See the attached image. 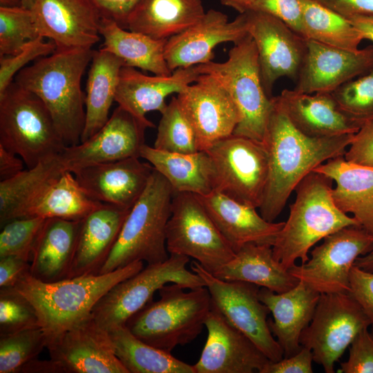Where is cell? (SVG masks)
Here are the masks:
<instances>
[{
	"instance_id": "f546056e",
	"label": "cell",
	"mask_w": 373,
	"mask_h": 373,
	"mask_svg": "<svg viewBox=\"0 0 373 373\" xmlns=\"http://www.w3.org/2000/svg\"><path fill=\"white\" fill-rule=\"evenodd\" d=\"M81 223L82 220L46 219L30 260L34 278L46 283L68 278Z\"/></svg>"
},
{
	"instance_id": "60d3db41",
	"label": "cell",
	"mask_w": 373,
	"mask_h": 373,
	"mask_svg": "<svg viewBox=\"0 0 373 373\" xmlns=\"http://www.w3.org/2000/svg\"><path fill=\"white\" fill-rule=\"evenodd\" d=\"M46 336L40 326L0 334V373L21 372L46 347Z\"/></svg>"
},
{
	"instance_id": "94428289",
	"label": "cell",
	"mask_w": 373,
	"mask_h": 373,
	"mask_svg": "<svg viewBox=\"0 0 373 373\" xmlns=\"http://www.w3.org/2000/svg\"><path fill=\"white\" fill-rule=\"evenodd\" d=\"M22 6L20 0H0V7Z\"/></svg>"
},
{
	"instance_id": "7a4b0ae2",
	"label": "cell",
	"mask_w": 373,
	"mask_h": 373,
	"mask_svg": "<svg viewBox=\"0 0 373 373\" xmlns=\"http://www.w3.org/2000/svg\"><path fill=\"white\" fill-rule=\"evenodd\" d=\"M94 52L89 47L56 48L21 70L14 79L44 104L67 146L81 140L86 117L81 82Z\"/></svg>"
},
{
	"instance_id": "6f0895ef",
	"label": "cell",
	"mask_w": 373,
	"mask_h": 373,
	"mask_svg": "<svg viewBox=\"0 0 373 373\" xmlns=\"http://www.w3.org/2000/svg\"><path fill=\"white\" fill-rule=\"evenodd\" d=\"M347 19L362 34L364 39L373 42V16H354Z\"/></svg>"
},
{
	"instance_id": "277c9868",
	"label": "cell",
	"mask_w": 373,
	"mask_h": 373,
	"mask_svg": "<svg viewBox=\"0 0 373 373\" xmlns=\"http://www.w3.org/2000/svg\"><path fill=\"white\" fill-rule=\"evenodd\" d=\"M332 184L327 176L312 171L296 186L289 217L272 246L274 258L286 270L297 260L306 262L311 248L326 236L347 226L360 225L337 207Z\"/></svg>"
},
{
	"instance_id": "91938a15",
	"label": "cell",
	"mask_w": 373,
	"mask_h": 373,
	"mask_svg": "<svg viewBox=\"0 0 373 373\" xmlns=\"http://www.w3.org/2000/svg\"><path fill=\"white\" fill-rule=\"evenodd\" d=\"M354 265L364 270L373 272V250L365 256L357 258Z\"/></svg>"
},
{
	"instance_id": "83f0119b",
	"label": "cell",
	"mask_w": 373,
	"mask_h": 373,
	"mask_svg": "<svg viewBox=\"0 0 373 373\" xmlns=\"http://www.w3.org/2000/svg\"><path fill=\"white\" fill-rule=\"evenodd\" d=\"M277 97L292 124L309 137L354 134L361 126L343 113L332 93L284 89Z\"/></svg>"
},
{
	"instance_id": "ac0fdd59",
	"label": "cell",
	"mask_w": 373,
	"mask_h": 373,
	"mask_svg": "<svg viewBox=\"0 0 373 373\" xmlns=\"http://www.w3.org/2000/svg\"><path fill=\"white\" fill-rule=\"evenodd\" d=\"M195 133L199 151L233 135L240 121L233 100L214 77L200 74L176 97Z\"/></svg>"
},
{
	"instance_id": "4316f807",
	"label": "cell",
	"mask_w": 373,
	"mask_h": 373,
	"mask_svg": "<svg viewBox=\"0 0 373 373\" xmlns=\"http://www.w3.org/2000/svg\"><path fill=\"white\" fill-rule=\"evenodd\" d=\"M320 296L303 281L283 293L260 288L259 298L273 316V320H268L270 330L282 347L285 358L301 350L300 335L313 318Z\"/></svg>"
},
{
	"instance_id": "4fadbf2b",
	"label": "cell",
	"mask_w": 373,
	"mask_h": 373,
	"mask_svg": "<svg viewBox=\"0 0 373 373\" xmlns=\"http://www.w3.org/2000/svg\"><path fill=\"white\" fill-rule=\"evenodd\" d=\"M190 267L208 289L212 305L228 322L250 339L270 361L284 357L269 326L270 311L259 298L260 287L244 281L221 280L195 260L191 261Z\"/></svg>"
},
{
	"instance_id": "d6986e66",
	"label": "cell",
	"mask_w": 373,
	"mask_h": 373,
	"mask_svg": "<svg viewBox=\"0 0 373 373\" xmlns=\"http://www.w3.org/2000/svg\"><path fill=\"white\" fill-rule=\"evenodd\" d=\"M207 338L195 373L261 372L269 360L212 305L205 321Z\"/></svg>"
},
{
	"instance_id": "603a6c76",
	"label": "cell",
	"mask_w": 373,
	"mask_h": 373,
	"mask_svg": "<svg viewBox=\"0 0 373 373\" xmlns=\"http://www.w3.org/2000/svg\"><path fill=\"white\" fill-rule=\"evenodd\" d=\"M140 157L95 164L73 171L93 200L131 208L142 194L154 170Z\"/></svg>"
},
{
	"instance_id": "9a60e30c",
	"label": "cell",
	"mask_w": 373,
	"mask_h": 373,
	"mask_svg": "<svg viewBox=\"0 0 373 373\" xmlns=\"http://www.w3.org/2000/svg\"><path fill=\"white\" fill-rule=\"evenodd\" d=\"M53 373H128L93 315L46 344Z\"/></svg>"
},
{
	"instance_id": "be15d7a7",
	"label": "cell",
	"mask_w": 373,
	"mask_h": 373,
	"mask_svg": "<svg viewBox=\"0 0 373 373\" xmlns=\"http://www.w3.org/2000/svg\"><path fill=\"white\" fill-rule=\"evenodd\" d=\"M371 334L373 335V327H372Z\"/></svg>"
},
{
	"instance_id": "d6a6232c",
	"label": "cell",
	"mask_w": 373,
	"mask_h": 373,
	"mask_svg": "<svg viewBox=\"0 0 373 373\" xmlns=\"http://www.w3.org/2000/svg\"><path fill=\"white\" fill-rule=\"evenodd\" d=\"M213 275L227 281H244L276 293L294 288L299 282L274 257L272 246L248 243Z\"/></svg>"
},
{
	"instance_id": "2e32d148",
	"label": "cell",
	"mask_w": 373,
	"mask_h": 373,
	"mask_svg": "<svg viewBox=\"0 0 373 373\" xmlns=\"http://www.w3.org/2000/svg\"><path fill=\"white\" fill-rule=\"evenodd\" d=\"M247 31L258 52L262 83L272 97V88L280 77L296 80L305 52V39L280 19L263 12H246Z\"/></svg>"
},
{
	"instance_id": "7dc6e473",
	"label": "cell",
	"mask_w": 373,
	"mask_h": 373,
	"mask_svg": "<svg viewBox=\"0 0 373 373\" xmlns=\"http://www.w3.org/2000/svg\"><path fill=\"white\" fill-rule=\"evenodd\" d=\"M343 373H373V335L363 329L349 347L347 361L341 363Z\"/></svg>"
},
{
	"instance_id": "7c38bea8",
	"label": "cell",
	"mask_w": 373,
	"mask_h": 373,
	"mask_svg": "<svg viewBox=\"0 0 373 373\" xmlns=\"http://www.w3.org/2000/svg\"><path fill=\"white\" fill-rule=\"evenodd\" d=\"M370 326L362 308L348 293L321 294L300 343L312 352L314 361L326 373H334L335 363L356 335Z\"/></svg>"
},
{
	"instance_id": "681fc988",
	"label": "cell",
	"mask_w": 373,
	"mask_h": 373,
	"mask_svg": "<svg viewBox=\"0 0 373 373\" xmlns=\"http://www.w3.org/2000/svg\"><path fill=\"white\" fill-rule=\"evenodd\" d=\"M349 280L348 294L359 304L373 327V272L354 265Z\"/></svg>"
},
{
	"instance_id": "f907efd6",
	"label": "cell",
	"mask_w": 373,
	"mask_h": 373,
	"mask_svg": "<svg viewBox=\"0 0 373 373\" xmlns=\"http://www.w3.org/2000/svg\"><path fill=\"white\" fill-rule=\"evenodd\" d=\"M343 157L350 162L373 167V119L365 122L354 133Z\"/></svg>"
},
{
	"instance_id": "816d5d0a",
	"label": "cell",
	"mask_w": 373,
	"mask_h": 373,
	"mask_svg": "<svg viewBox=\"0 0 373 373\" xmlns=\"http://www.w3.org/2000/svg\"><path fill=\"white\" fill-rule=\"evenodd\" d=\"M312 352L305 347L296 354L281 360L269 361L260 373H312Z\"/></svg>"
},
{
	"instance_id": "7bdbcfd3",
	"label": "cell",
	"mask_w": 373,
	"mask_h": 373,
	"mask_svg": "<svg viewBox=\"0 0 373 373\" xmlns=\"http://www.w3.org/2000/svg\"><path fill=\"white\" fill-rule=\"evenodd\" d=\"M338 107L360 125L373 119V67L356 79H352L332 93Z\"/></svg>"
},
{
	"instance_id": "3957f363",
	"label": "cell",
	"mask_w": 373,
	"mask_h": 373,
	"mask_svg": "<svg viewBox=\"0 0 373 373\" xmlns=\"http://www.w3.org/2000/svg\"><path fill=\"white\" fill-rule=\"evenodd\" d=\"M144 268L137 261L113 271L46 283L26 273L13 287L35 308L47 343L92 315L113 287ZM46 343V344H47Z\"/></svg>"
},
{
	"instance_id": "bcb514c9",
	"label": "cell",
	"mask_w": 373,
	"mask_h": 373,
	"mask_svg": "<svg viewBox=\"0 0 373 373\" xmlns=\"http://www.w3.org/2000/svg\"><path fill=\"white\" fill-rule=\"evenodd\" d=\"M56 48L53 41H45L44 37L39 36L26 44L19 52L10 56L0 57V95L28 63L52 54Z\"/></svg>"
},
{
	"instance_id": "c3c4849f",
	"label": "cell",
	"mask_w": 373,
	"mask_h": 373,
	"mask_svg": "<svg viewBox=\"0 0 373 373\" xmlns=\"http://www.w3.org/2000/svg\"><path fill=\"white\" fill-rule=\"evenodd\" d=\"M253 10L263 12L280 19L303 37L300 0H256Z\"/></svg>"
},
{
	"instance_id": "e575fe53",
	"label": "cell",
	"mask_w": 373,
	"mask_h": 373,
	"mask_svg": "<svg viewBox=\"0 0 373 373\" xmlns=\"http://www.w3.org/2000/svg\"><path fill=\"white\" fill-rule=\"evenodd\" d=\"M66 169L60 154L0 182V224L25 217L46 189Z\"/></svg>"
},
{
	"instance_id": "ab89813d",
	"label": "cell",
	"mask_w": 373,
	"mask_h": 373,
	"mask_svg": "<svg viewBox=\"0 0 373 373\" xmlns=\"http://www.w3.org/2000/svg\"><path fill=\"white\" fill-rule=\"evenodd\" d=\"M161 114L153 146L155 149L184 154L199 151L194 130L182 111L177 97H172Z\"/></svg>"
},
{
	"instance_id": "9f6ffc18",
	"label": "cell",
	"mask_w": 373,
	"mask_h": 373,
	"mask_svg": "<svg viewBox=\"0 0 373 373\" xmlns=\"http://www.w3.org/2000/svg\"><path fill=\"white\" fill-rule=\"evenodd\" d=\"M23 160L0 145V180L10 178L23 170Z\"/></svg>"
},
{
	"instance_id": "836d02e7",
	"label": "cell",
	"mask_w": 373,
	"mask_h": 373,
	"mask_svg": "<svg viewBox=\"0 0 373 373\" xmlns=\"http://www.w3.org/2000/svg\"><path fill=\"white\" fill-rule=\"evenodd\" d=\"M99 34L103 50L121 59L124 66L138 68L155 75L172 74L164 57L167 39H155L138 32L126 30L113 20L102 17Z\"/></svg>"
},
{
	"instance_id": "7402d4cb",
	"label": "cell",
	"mask_w": 373,
	"mask_h": 373,
	"mask_svg": "<svg viewBox=\"0 0 373 373\" xmlns=\"http://www.w3.org/2000/svg\"><path fill=\"white\" fill-rule=\"evenodd\" d=\"M30 10L39 35L57 48H92L100 39L102 17L91 0H35Z\"/></svg>"
},
{
	"instance_id": "e0dca14e",
	"label": "cell",
	"mask_w": 373,
	"mask_h": 373,
	"mask_svg": "<svg viewBox=\"0 0 373 373\" xmlns=\"http://www.w3.org/2000/svg\"><path fill=\"white\" fill-rule=\"evenodd\" d=\"M155 125L141 120L118 106L107 122L88 140L66 146L60 153L66 171H71L89 165L140 157L144 133Z\"/></svg>"
},
{
	"instance_id": "8d00e7d4",
	"label": "cell",
	"mask_w": 373,
	"mask_h": 373,
	"mask_svg": "<svg viewBox=\"0 0 373 373\" xmlns=\"http://www.w3.org/2000/svg\"><path fill=\"white\" fill-rule=\"evenodd\" d=\"M102 204L88 195L73 172L65 171L41 194L25 217L81 220Z\"/></svg>"
},
{
	"instance_id": "5bb4252c",
	"label": "cell",
	"mask_w": 373,
	"mask_h": 373,
	"mask_svg": "<svg viewBox=\"0 0 373 373\" xmlns=\"http://www.w3.org/2000/svg\"><path fill=\"white\" fill-rule=\"evenodd\" d=\"M373 250V236L360 225L343 227L323 239L311 258L289 273L321 294L348 293L350 273L359 256Z\"/></svg>"
},
{
	"instance_id": "680465c9",
	"label": "cell",
	"mask_w": 373,
	"mask_h": 373,
	"mask_svg": "<svg viewBox=\"0 0 373 373\" xmlns=\"http://www.w3.org/2000/svg\"><path fill=\"white\" fill-rule=\"evenodd\" d=\"M221 3L237 10L240 14L253 10L256 0H220Z\"/></svg>"
},
{
	"instance_id": "484cf974",
	"label": "cell",
	"mask_w": 373,
	"mask_h": 373,
	"mask_svg": "<svg viewBox=\"0 0 373 373\" xmlns=\"http://www.w3.org/2000/svg\"><path fill=\"white\" fill-rule=\"evenodd\" d=\"M130 209L102 203L82 220L68 278L99 274L118 239Z\"/></svg>"
},
{
	"instance_id": "ba28073f",
	"label": "cell",
	"mask_w": 373,
	"mask_h": 373,
	"mask_svg": "<svg viewBox=\"0 0 373 373\" xmlns=\"http://www.w3.org/2000/svg\"><path fill=\"white\" fill-rule=\"evenodd\" d=\"M200 74L214 77L230 95L240 114L233 135L262 142L272 108V97L265 91L256 44L248 34L234 43L224 62L195 66Z\"/></svg>"
},
{
	"instance_id": "5b68a950",
	"label": "cell",
	"mask_w": 373,
	"mask_h": 373,
	"mask_svg": "<svg viewBox=\"0 0 373 373\" xmlns=\"http://www.w3.org/2000/svg\"><path fill=\"white\" fill-rule=\"evenodd\" d=\"M173 194L169 182L154 169L146 187L131 208L118 239L99 274L137 261L151 265L168 259L166 232Z\"/></svg>"
},
{
	"instance_id": "ee69618b",
	"label": "cell",
	"mask_w": 373,
	"mask_h": 373,
	"mask_svg": "<svg viewBox=\"0 0 373 373\" xmlns=\"http://www.w3.org/2000/svg\"><path fill=\"white\" fill-rule=\"evenodd\" d=\"M46 219L39 216L18 218L1 227L0 258L13 256L30 261Z\"/></svg>"
},
{
	"instance_id": "30bf717a",
	"label": "cell",
	"mask_w": 373,
	"mask_h": 373,
	"mask_svg": "<svg viewBox=\"0 0 373 373\" xmlns=\"http://www.w3.org/2000/svg\"><path fill=\"white\" fill-rule=\"evenodd\" d=\"M166 237L169 254L191 258L212 274L236 254L191 193L174 192Z\"/></svg>"
},
{
	"instance_id": "ffe728a7",
	"label": "cell",
	"mask_w": 373,
	"mask_h": 373,
	"mask_svg": "<svg viewBox=\"0 0 373 373\" xmlns=\"http://www.w3.org/2000/svg\"><path fill=\"white\" fill-rule=\"evenodd\" d=\"M306 52L294 90L332 93L373 67V46L349 50L305 39Z\"/></svg>"
},
{
	"instance_id": "d4e9b609",
	"label": "cell",
	"mask_w": 373,
	"mask_h": 373,
	"mask_svg": "<svg viewBox=\"0 0 373 373\" xmlns=\"http://www.w3.org/2000/svg\"><path fill=\"white\" fill-rule=\"evenodd\" d=\"M217 228L236 252L248 243L273 246L285 222H269L256 208L213 191L196 195Z\"/></svg>"
},
{
	"instance_id": "f35d334b",
	"label": "cell",
	"mask_w": 373,
	"mask_h": 373,
	"mask_svg": "<svg viewBox=\"0 0 373 373\" xmlns=\"http://www.w3.org/2000/svg\"><path fill=\"white\" fill-rule=\"evenodd\" d=\"M303 37L337 48L358 50L363 39L351 22L315 0H300Z\"/></svg>"
},
{
	"instance_id": "8fae6325",
	"label": "cell",
	"mask_w": 373,
	"mask_h": 373,
	"mask_svg": "<svg viewBox=\"0 0 373 373\" xmlns=\"http://www.w3.org/2000/svg\"><path fill=\"white\" fill-rule=\"evenodd\" d=\"M205 151L215 169V191L259 209L269 176L268 155L263 144L232 135Z\"/></svg>"
},
{
	"instance_id": "44dd1931",
	"label": "cell",
	"mask_w": 373,
	"mask_h": 373,
	"mask_svg": "<svg viewBox=\"0 0 373 373\" xmlns=\"http://www.w3.org/2000/svg\"><path fill=\"white\" fill-rule=\"evenodd\" d=\"M247 35L246 12L228 21L225 14L209 10L197 23L167 39L165 59L171 71L206 64L213 59L217 45L236 43Z\"/></svg>"
},
{
	"instance_id": "6da1fadb",
	"label": "cell",
	"mask_w": 373,
	"mask_h": 373,
	"mask_svg": "<svg viewBox=\"0 0 373 373\" xmlns=\"http://www.w3.org/2000/svg\"><path fill=\"white\" fill-rule=\"evenodd\" d=\"M354 134L311 137L290 122L277 97H272L262 144L269 159V176L259 208L260 215L274 222L298 183L327 160L343 156Z\"/></svg>"
},
{
	"instance_id": "4dcf8cb0",
	"label": "cell",
	"mask_w": 373,
	"mask_h": 373,
	"mask_svg": "<svg viewBox=\"0 0 373 373\" xmlns=\"http://www.w3.org/2000/svg\"><path fill=\"white\" fill-rule=\"evenodd\" d=\"M140 158L148 161L163 175L175 193L204 195L215 190V169L205 151L189 154L170 153L145 144Z\"/></svg>"
},
{
	"instance_id": "52a82bcc",
	"label": "cell",
	"mask_w": 373,
	"mask_h": 373,
	"mask_svg": "<svg viewBox=\"0 0 373 373\" xmlns=\"http://www.w3.org/2000/svg\"><path fill=\"white\" fill-rule=\"evenodd\" d=\"M0 145L28 168L67 146L44 104L15 81L0 95Z\"/></svg>"
},
{
	"instance_id": "b9f144b4",
	"label": "cell",
	"mask_w": 373,
	"mask_h": 373,
	"mask_svg": "<svg viewBox=\"0 0 373 373\" xmlns=\"http://www.w3.org/2000/svg\"><path fill=\"white\" fill-rule=\"evenodd\" d=\"M39 36L30 9L0 7V57L19 52Z\"/></svg>"
},
{
	"instance_id": "db71d44e",
	"label": "cell",
	"mask_w": 373,
	"mask_h": 373,
	"mask_svg": "<svg viewBox=\"0 0 373 373\" xmlns=\"http://www.w3.org/2000/svg\"><path fill=\"white\" fill-rule=\"evenodd\" d=\"M345 19L373 16V0H315Z\"/></svg>"
},
{
	"instance_id": "cb8c5ba5",
	"label": "cell",
	"mask_w": 373,
	"mask_h": 373,
	"mask_svg": "<svg viewBox=\"0 0 373 373\" xmlns=\"http://www.w3.org/2000/svg\"><path fill=\"white\" fill-rule=\"evenodd\" d=\"M200 74L195 66L179 68L167 76L146 75L135 68L122 66L120 69L115 102L137 118L149 120L150 111L162 113L171 94L180 93L195 82Z\"/></svg>"
},
{
	"instance_id": "1f68e13d",
	"label": "cell",
	"mask_w": 373,
	"mask_h": 373,
	"mask_svg": "<svg viewBox=\"0 0 373 373\" xmlns=\"http://www.w3.org/2000/svg\"><path fill=\"white\" fill-rule=\"evenodd\" d=\"M204 14L201 0H140L125 29L168 39L197 23Z\"/></svg>"
},
{
	"instance_id": "f1b7e54d",
	"label": "cell",
	"mask_w": 373,
	"mask_h": 373,
	"mask_svg": "<svg viewBox=\"0 0 373 373\" xmlns=\"http://www.w3.org/2000/svg\"><path fill=\"white\" fill-rule=\"evenodd\" d=\"M313 171L335 182L332 195L337 207L351 213L373 236V167L354 164L338 156L327 160Z\"/></svg>"
},
{
	"instance_id": "d590c367",
	"label": "cell",
	"mask_w": 373,
	"mask_h": 373,
	"mask_svg": "<svg viewBox=\"0 0 373 373\" xmlns=\"http://www.w3.org/2000/svg\"><path fill=\"white\" fill-rule=\"evenodd\" d=\"M122 66L124 61L112 53L102 48L95 50L86 82L85 125L80 142L92 137L108 120Z\"/></svg>"
},
{
	"instance_id": "f6af8a7d",
	"label": "cell",
	"mask_w": 373,
	"mask_h": 373,
	"mask_svg": "<svg viewBox=\"0 0 373 373\" xmlns=\"http://www.w3.org/2000/svg\"><path fill=\"white\" fill-rule=\"evenodd\" d=\"M40 326L32 304L15 287H0V334Z\"/></svg>"
},
{
	"instance_id": "74e56055",
	"label": "cell",
	"mask_w": 373,
	"mask_h": 373,
	"mask_svg": "<svg viewBox=\"0 0 373 373\" xmlns=\"http://www.w3.org/2000/svg\"><path fill=\"white\" fill-rule=\"evenodd\" d=\"M108 334L116 356L128 373H195L193 365L142 341L126 325Z\"/></svg>"
},
{
	"instance_id": "8992f818",
	"label": "cell",
	"mask_w": 373,
	"mask_h": 373,
	"mask_svg": "<svg viewBox=\"0 0 373 373\" xmlns=\"http://www.w3.org/2000/svg\"><path fill=\"white\" fill-rule=\"evenodd\" d=\"M184 289L165 285L158 291L159 300L150 301L125 325L142 341L168 352L191 343L205 327L212 303L205 286Z\"/></svg>"
},
{
	"instance_id": "11a10c76",
	"label": "cell",
	"mask_w": 373,
	"mask_h": 373,
	"mask_svg": "<svg viewBox=\"0 0 373 373\" xmlns=\"http://www.w3.org/2000/svg\"><path fill=\"white\" fill-rule=\"evenodd\" d=\"M28 271H30L29 262L13 256L1 257L0 287H13Z\"/></svg>"
},
{
	"instance_id": "f5cc1de1",
	"label": "cell",
	"mask_w": 373,
	"mask_h": 373,
	"mask_svg": "<svg viewBox=\"0 0 373 373\" xmlns=\"http://www.w3.org/2000/svg\"><path fill=\"white\" fill-rule=\"evenodd\" d=\"M140 0H91L102 17L126 28L128 18Z\"/></svg>"
},
{
	"instance_id": "6125c7cd",
	"label": "cell",
	"mask_w": 373,
	"mask_h": 373,
	"mask_svg": "<svg viewBox=\"0 0 373 373\" xmlns=\"http://www.w3.org/2000/svg\"><path fill=\"white\" fill-rule=\"evenodd\" d=\"M22 7L31 9L35 0H20Z\"/></svg>"
},
{
	"instance_id": "9c48e42d",
	"label": "cell",
	"mask_w": 373,
	"mask_h": 373,
	"mask_svg": "<svg viewBox=\"0 0 373 373\" xmlns=\"http://www.w3.org/2000/svg\"><path fill=\"white\" fill-rule=\"evenodd\" d=\"M190 258L169 254L164 262L147 265L139 272L113 287L94 307L92 315L107 332L122 325L147 305L156 291L168 283L185 289L204 286L201 278L186 269Z\"/></svg>"
}]
</instances>
